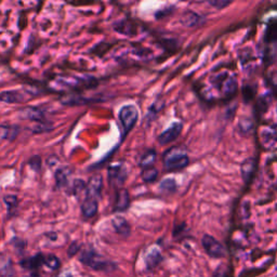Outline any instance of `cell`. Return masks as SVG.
<instances>
[{"label": "cell", "mask_w": 277, "mask_h": 277, "mask_svg": "<svg viewBox=\"0 0 277 277\" xmlns=\"http://www.w3.org/2000/svg\"><path fill=\"white\" fill-rule=\"evenodd\" d=\"M162 161L167 171H180L189 163V158L185 151L178 146L169 148L163 153Z\"/></svg>", "instance_id": "cell-1"}, {"label": "cell", "mask_w": 277, "mask_h": 277, "mask_svg": "<svg viewBox=\"0 0 277 277\" xmlns=\"http://www.w3.org/2000/svg\"><path fill=\"white\" fill-rule=\"evenodd\" d=\"M79 260L80 262H83L85 265L95 271H109L110 266H114L113 263L109 262L103 256L96 254L93 249L84 250Z\"/></svg>", "instance_id": "cell-2"}, {"label": "cell", "mask_w": 277, "mask_h": 277, "mask_svg": "<svg viewBox=\"0 0 277 277\" xmlns=\"http://www.w3.org/2000/svg\"><path fill=\"white\" fill-rule=\"evenodd\" d=\"M138 119V112L135 105L129 104L121 107L119 111V120L122 126V137H126L132 130Z\"/></svg>", "instance_id": "cell-3"}, {"label": "cell", "mask_w": 277, "mask_h": 277, "mask_svg": "<svg viewBox=\"0 0 277 277\" xmlns=\"http://www.w3.org/2000/svg\"><path fill=\"white\" fill-rule=\"evenodd\" d=\"M202 244L205 251L212 258H223L227 254L224 246L210 235H204Z\"/></svg>", "instance_id": "cell-4"}, {"label": "cell", "mask_w": 277, "mask_h": 277, "mask_svg": "<svg viewBox=\"0 0 277 277\" xmlns=\"http://www.w3.org/2000/svg\"><path fill=\"white\" fill-rule=\"evenodd\" d=\"M182 128L183 126L182 124H180V122H174V124L169 127L167 130L161 133L160 137L157 138L158 143H160L161 145H167L169 143L177 140L178 137L181 135Z\"/></svg>", "instance_id": "cell-5"}, {"label": "cell", "mask_w": 277, "mask_h": 277, "mask_svg": "<svg viewBox=\"0 0 277 277\" xmlns=\"http://www.w3.org/2000/svg\"><path fill=\"white\" fill-rule=\"evenodd\" d=\"M102 189H103V178H102L101 174H94V176L90 178L89 182L87 183V197L96 199V197L101 196Z\"/></svg>", "instance_id": "cell-6"}, {"label": "cell", "mask_w": 277, "mask_h": 277, "mask_svg": "<svg viewBox=\"0 0 277 277\" xmlns=\"http://www.w3.org/2000/svg\"><path fill=\"white\" fill-rule=\"evenodd\" d=\"M20 114L23 118L30 121L35 122H44L46 121V116L45 113L42 109H39L37 106H26L20 111Z\"/></svg>", "instance_id": "cell-7"}, {"label": "cell", "mask_w": 277, "mask_h": 277, "mask_svg": "<svg viewBox=\"0 0 277 277\" xmlns=\"http://www.w3.org/2000/svg\"><path fill=\"white\" fill-rule=\"evenodd\" d=\"M26 95L28 94H25L24 92L18 91V90L3 91L0 93V101L4 102V103H9V104L23 103V102H26L28 100V97Z\"/></svg>", "instance_id": "cell-8"}, {"label": "cell", "mask_w": 277, "mask_h": 277, "mask_svg": "<svg viewBox=\"0 0 277 277\" xmlns=\"http://www.w3.org/2000/svg\"><path fill=\"white\" fill-rule=\"evenodd\" d=\"M181 23L185 27H198L205 23V19L194 11H185L181 17Z\"/></svg>", "instance_id": "cell-9"}, {"label": "cell", "mask_w": 277, "mask_h": 277, "mask_svg": "<svg viewBox=\"0 0 277 277\" xmlns=\"http://www.w3.org/2000/svg\"><path fill=\"white\" fill-rule=\"evenodd\" d=\"M112 225L114 228L115 232L122 236V237H128L131 233V227L129 222L124 217H120V215H117L114 217L112 220Z\"/></svg>", "instance_id": "cell-10"}, {"label": "cell", "mask_w": 277, "mask_h": 277, "mask_svg": "<svg viewBox=\"0 0 277 277\" xmlns=\"http://www.w3.org/2000/svg\"><path fill=\"white\" fill-rule=\"evenodd\" d=\"M130 206V195L127 189L122 188L117 192L116 202H115V211H126Z\"/></svg>", "instance_id": "cell-11"}, {"label": "cell", "mask_w": 277, "mask_h": 277, "mask_svg": "<svg viewBox=\"0 0 277 277\" xmlns=\"http://www.w3.org/2000/svg\"><path fill=\"white\" fill-rule=\"evenodd\" d=\"M97 209H99V204L94 198L87 197L84 203L81 204V213L87 219L93 218L97 213Z\"/></svg>", "instance_id": "cell-12"}, {"label": "cell", "mask_w": 277, "mask_h": 277, "mask_svg": "<svg viewBox=\"0 0 277 277\" xmlns=\"http://www.w3.org/2000/svg\"><path fill=\"white\" fill-rule=\"evenodd\" d=\"M256 162L254 158H247L244 161L242 166H240V171H242V177L246 183H249L253 179L254 171H255Z\"/></svg>", "instance_id": "cell-13"}, {"label": "cell", "mask_w": 277, "mask_h": 277, "mask_svg": "<svg viewBox=\"0 0 277 277\" xmlns=\"http://www.w3.org/2000/svg\"><path fill=\"white\" fill-rule=\"evenodd\" d=\"M71 174V169L69 167H60L56 169L54 178H55V185L58 188H63L69 183V179Z\"/></svg>", "instance_id": "cell-14"}, {"label": "cell", "mask_w": 277, "mask_h": 277, "mask_svg": "<svg viewBox=\"0 0 277 277\" xmlns=\"http://www.w3.org/2000/svg\"><path fill=\"white\" fill-rule=\"evenodd\" d=\"M114 29L116 32L126 36H136L137 26L130 20H121L114 25Z\"/></svg>", "instance_id": "cell-15"}, {"label": "cell", "mask_w": 277, "mask_h": 277, "mask_svg": "<svg viewBox=\"0 0 277 277\" xmlns=\"http://www.w3.org/2000/svg\"><path fill=\"white\" fill-rule=\"evenodd\" d=\"M21 132V128L17 125H1L0 126V138L13 141Z\"/></svg>", "instance_id": "cell-16"}, {"label": "cell", "mask_w": 277, "mask_h": 277, "mask_svg": "<svg viewBox=\"0 0 277 277\" xmlns=\"http://www.w3.org/2000/svg\"><path fill=\"white\" fill-rule=\"evenodd\" d=\"M45 264V256L42 254H37L32 258L25 259L21 261V265L26 270H37L40 266Z\"/></svg>", "instance_id": "cell-17"}, {"label": "cell", "mask_w": 277, "mask_h": 277, "mask_svg": "<svg viewBox=\"0 0 277 277\" xmlns=\"http://www.w3.org/2000/svg\"><path fill=\"white\" fill-rule=\"evenodd\" d=\"M238 88V84H237V79L235 77H228L225 78L222 83V91L223 93L227 96H233L236 91H237Z\"/></svg>", "instance_id": "cell-18"}, {"label": "cell", "mask_w": 277, "mask_h": 277, "mask_svg": "<svg viewBox=\"0 0 277 277\" xmlns=\"http://www.w3.org/2000/svg\"><path fill=\"white\" fill-rule=\"evenodd\" d=\"M156 157H157V153H156L155 150H153V148H152V150H147L141 156L140 166L143 167V169L153 167V165L156 162Z\"/></svg>", "instance_id": "cell-19"}, {"label": "cell", "mask_w": 277, "mask_h": 277, "mask_svg": "<svg viewBox=\"0 0 277 277\" xmlns=\"http://www.w3.org/2000/svg\"><path fill=\"white\" fill-rule=\"evenodd\" d=\"M162 256L160 251L156 249L152 250L145 258V263H146L147 269L151 270V269L156 268V266L162 262Z\"/></svg>", "instance_id": "cell-20"}, {"label": "cell", "mask_w": 277, "mask_h": 277, "mask_svg": "<svg viewBox=\"0 0 277 277\" xmlns=\"http://www.w3.org/2000/svg\"><path fill=\"white\" fill-rule=\"evenodd\" d=\"M109 177L112 183H117V181L121 183V181L125 180V171L122 170V167L120 165L112 167L109 170Z\"/></svg>", "instance_id": "cell-21"}, {"label": "cell", "mask_w": 277, "mask_h": 277, "mask_svg": "<svg viewBox=\"0 0 277 277\" xmlns=\"http://www.w3.org/2000/svg\"><path fill=\"white\" fill-rule=\"evenodd\" d=\"M158 178V170L155 167H150L143 169L142 171V179L146 183L155 182Z\"/></svg>", "instance_id": "cell-22"}, {"label": "cell", "mask_w": 277, "mask_h": 277, "mask_svg": "<svg viewBox=\"0 0 277 277\" xmlns=\"http://www.w3.org/2000/svg\"><path fill=\"white\" fill-rule=\"evenodd\" d=\"M86 187H87V183L84 180L76 179V180L73 181V184H71L70 186V193L75 195V196H78L79 194L86 191Z\"/></svg>", "instance_id": "cell-23"}, {"label": "cell", "mask_w": 277, "mask_h": 277, "mask_svg": "<svg viewBox=\"0 0 277 277\" xmlns=\"http://www.w3.org/2000/svg\"><path fill=\"white\" fill-rule=\"evenodd\" d=\"M3 202L7 205L9 213L14 212L19 206V199L15 195H7L3 197Z\"/></svg>", "instance_id": "cell-24"}, {"label": "cell", "mask_w": 277, "mask_h": 277, "mask_svg": "<svg viewBox=\"0 0 277 277\" xmlns=\"http://www.w3.org/2000/svg\"><path fill=\"white\" fill-rule=\"evenodd\" d=\"M160 187L163 192L173 193V192H176V189H177V183L173 180V179H165V180L162 181Z\"/></svg>", "instance_id": "cell-25"}, {"label": "cell", "mask_w": 277, "mask_h": 277, "mask_svg": "<svg viewBox=\"0 0 277 277\" xmlns=\"http://www.w3.org/2000/svg\"><path fill=\"white\" fill-rule=\"evenodd\" d=\"M238 127H239V130L243 133H249L254 129V121L251 118L245 117L243 118V119H240Z\"/></svg>", "instance_id": "cell-26"}, {"label": "cell", "mask_w": 277, "mask_h": 277, "mask_svg": "<svg viewBox=\"0 0 277 277\" xmlns=\"http://www.w3.org/2000/svg\"><path fill=\"white\" fill-rule=\"evenodd\" d=\"M45 265H47L50 270H58L61 266V261L55 255L50 254L45 258Z\"/></svg>", "instance_id": "cell-27"}, {"label": "cell", "mask_w": 277, "mask_h": 277, "mask_svg": "<svg viewBox=\"0 0 277 277\" xmlns=\"http://www.w3.org/2000/svg\"><path fill=\"white\" fill-rule=\"evenodd\" d=\"M53 129V125L51 124L49 121H44V122H37L33 128V132L34 133H42V132H47V131H51Z\"/></svg>", "instance_id": "cell-28"}, {"label": "cell", "mask_w": 277, "mask_h": 277, "mask_svg": "<svg viewBox=\"0 0 277 277\" xmlns=\"http://www.w3.org/2000/svg\"><path fill=\"white\" fill-rule=\"evenodd\" d=\"M28 165H29L30 168L33 169L34 171L38 172L40 169H42V158H40V156H38V155L33 156L28 161Z\"/></svg>", "instance_id": "cell-29"}, {"label": "cell", "mask_w": 277, "mask_h": 277, "mask_svg": "<svg viewBox=\"0 0 277 277\" xmlns=\"http://www.w3.org/2000/svg\"><path fill=\"white\" fill-rule=\"evenodd\" d=\"M210 6L217 8L218 10H222L224 8L229 7L230 4H232V1H225V0H211L209 1Z\"/></svg>", "instance_id": "cell-30"}, {"label": "cell", "mask_w": 277, "mask_h": 277, "mask_svg": "<svg viewBox=\"0 0 277 277\" xmlns=\"http://www.w3.org/2000/svg\"><path fill=\"white\" fill-rule=\"evenodd\" d=\"M268 37L271 42H275V40H277V23L274 25H271L270 26Z\"/></svg>", "instance_id": "cell-31"}, {"label": "cell", "mask_w": 277, "mask_h": 277, "mask_svg": "<svg viewBox=\"0 0 277 277\" xmlns=\"http://www.w3.org/2000/svg\"><path fill=\"white\" fill-rule=\"evenodd\" d=\"M79 249H80V246L77 244V243H73L71 244L70 246H69V256H73L74 254H76L77 253H78L79 251Z\"/></svg>", "instance_id": "cell-32"}, {"label": "cell", "mask_w": 277, "mask_h": 277, "mask_svg": "<svg viewBox=\"0 0 277 277\" xmlns=\"http://www.w3.org/2000/svg\"><path fill=\"white\" fill-rule=\"evenodd\" d=\"M270 78H271V83L273 84L275 88H277V73H276V71L271 75Z\"/></svg>", "instance_id": "cell-33"}, {"label": "cell", "mask_w": 277, "mask_h": 277, "mask_svg": "<svg viewBox=\"0 0 277 277\" xmlns=\"http://www.w3.org/2000/svg\"><path fill=\"white\" fill-rule=\"evenodd\" d=\"M69 274H66V275H54L53 277H68Z\"/></svg>", "instance_id": "cell-34"}, {"label": "cell", "mask_w": 277, "mask_h": 277, "mask_svg": "<svg viewBox=\"0 0 277 277\" xmlns=\"http://www.w3.org/2000/svg\"><path fill=\"white\" fill-rule=\"evenodd\" d=\"M30 277H40V276H39V275H36V274H33Z\"/></svg>", "instance_id": "cell-35"}, {"label": "cell", "mask_w": 277, "mask_h": 277, "mask_svg": "<svg viewBox=\"0 0 277 277\" xmlns=\"http://www.w3.org/2000/svg\"><path fill=\"white\" fill-rule=\"evenodd\" d=\"M68 277H73V276H71V275H69H69H68Z\"/></svg>", "instance_id": "cell-36"}]
</instances>
